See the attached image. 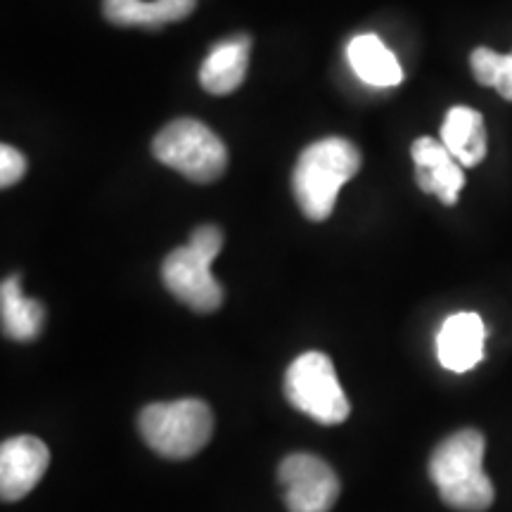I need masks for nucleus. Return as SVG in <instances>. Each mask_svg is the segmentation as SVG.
I'll return each instance as SVG.
<instances>
[{
	"label": "nucleus",
	"mask_w": 512,
	"mask_h": 512,
	"mask_svg": "<svg viewBox=\"0 0 512 512\" xmlns=\"http://www.w3.org/2000/svg\"><path fill=\"white\" fill-rule=\"evenodd\" d=\"M489 330L479 313H453L444 320L437 335V354L441 366L451 373H467L484 358V342Z\"/></svg>",
	"instance_id": "9d476101"
},
{
	"label": "nucleus",
	"mask_w": 512,
	"mask_h": 512,
	"mask_svg": "<svg viewBox=\"0 0 512 512\" xmlns=\"http://www.w3.org/2000/svg\"><path fill=\"white\" fill-rule=\"evenodd\" d=\"M223 247V233L216 226H200L185 247L164 259L162 280L178 302L195 313H211L223 304V287L211 275V261Z\"/></svg>",
	"instance_id": "7ed1b4c3"
},
{
	"label": "nucleus",
	"mask_w": 512,
	"mask_h": 512,
	"mask_svg": "<svg viewBox=\"0 0 512 512\" xmlns=\"http://www.w3.org/2000/svg\"><path fill=\"white\" fill-rule=\"evenodd\" d=\"M140 437L152 451L171 460L200 453L214 434V413L200 399L150 403L138 415Z\"/></svg>",
	"instance_id": "20e7f679"
},
{
	"label": "nucleus",
	"mask_w": 512,
	"mask_h": 512,
	"mask_svg": "<svg viewBox=\"0 0 512 512\" xmlns=\"http://www.w3.org/2000/svg\"><path fill=\"white\" fill-rule=\"evenodd\" d=\"M441 140L467 169L482 164L486 157V126L482 114L472 107L448 110L444 126H441Z\"/></svg>",
	"instance_id": "4468645a"
},
{
	"label": "nucleus",
	"mask_w": 512,
	"mask_h": 512,
	"mask_svg": "<svg viewBox=\"0 0 512 512\" xmlns=\"http://www.w3.org/2000/svg\"><path fill=\"white\" fill-rule=\"evenodd\" d=\"M285 396L297 411L320 425H339L351 413V403L337 380L335 366L323 351H306L294 358L285 375Z\"/></svg>",
	"instance_id": "423d86ee"
},
{
	"label": "nucleus",
	"mask_w": 512,
	"mask_h": 512,
	"mask_svg": "<svg viewBox=\"0 0 512 512\" xmlns=\"http://www.w3.org/2000/svg\"><path fill=\"white\" fill-rule=\"evenodd\" d=\"M24 174H27V159L22 152L10 145L0 147V185L10 188V185L22 181Z\"/></svg>",
	"instance_id": "dca6fc26"
},
{
	"label": "nucleus",
	"mask_w": 512,
	"mask_h": 512,
	"mask_svg": "<svg viewBox=\"0 0 512 512\" xmlns=\"http://www.w3.org/2000/svg\"><path fill=\"white\" fill-rule=\"evenodd\" d=\"M50 465V451L38 437H12L0 446V496L5 503L24 498L41 482Z\"/></svg>",
	"instance_id": "6e6552de"
},
{
	"label": "nucleus",
	"mask_w": 512,
	"mask_h": 512,
	"mask_svg": "<svg viewBox=\"0 0 512 512\" xmlns=\"http://www.w3.org/2000/svg\"><path fill=\"white\" fill-rule=\"evenodd\" d=\"M411 155L418 188L427 195H437L446 207H453L465 185V174L463 164L451 155L444 140L418 138L411 147Z\"/></svg>",
	"instance_id": "1a4fd4ad"
},
{
	"label": "nucleus",
	"mask_w": 512,
	"mask_h": 512,
	"mask_svg": "<svg viewBox=\"0 0 512 512\" xmlns=\"http://www.w3.org/2000/svg\"><path fill=\"white\" fill-rule=\"evenodd\" d=\"M290 512H330L339 498V479L323 458L292 453L278 467Z\"/></svg>",
	"instance_id": "0eeeda50"
},
{
	"label": "nucleus",
	"mask_w": 512,
	"mask_h": 512,
	"mask_svg": "<svg viewBox=\"0 0 512 512\" xmlns=\"http://www.w3.org/2000/svg\"><path fill=\"white\" fill-rule=\"evenodd\" d=\"M361 169V152L347 138H323L306 147L292 171V192L309 221H325L344 183Z\"/></svg>",
	"instance_id": "f03ea898"
},
{
	"label": "nucleus",
	"mask_w": 512,
	"mask_h": 512,
	"mask_svg": "<svg viewBox=\"0 0 512 512\" xmlns=\"http://www.w3.org/2000/svg\"><path fill=\"white\" fill-rule=\"evenodd\" d=\"M347 57L351 69L363 83L377 88L399 86L403 81L401 64L396 62L392 50H389L375 34H361L351 38L347 46Z\"/></svg>",
	"instance_id": "ddd939ff"
},
{
	"label": "nucleus",
	"mask_w": 512,
	"mask_h": 512,
	"mask_svg": "<svg viewBox=\"0 0 512 512\" xmlns=\"http://www.w3.org/2000/svg\"><path fill=\"white\" fill-rule=\"evenodd\" d=\"M0 318H3V335L15 342H31L41 335L46 323V309L36 299L22 297L19 275H10L0 287Z\"/></svg>",
	"instance_id": "2eb2a0df"
},
{
	"label": "nucleus",
	"mask_w": 512,
	"mask_h": 512,
	"mask_svg": "<svg viewBox=\"0 0 512 512\" xmlns=\"http://www.w3.org/2000/svg\"><path fill=\"white\" fill-rule=\"evenodd\" d=\"M152 155L195 183L219 181L228 166L223 140L197 119H176L157 133Z\"/></svg>",
	"instance_id": "39448f33"
},
{
	"label": "nucleus",
	"mask_w": 512,
	"mask_h": 512,
	"mask_svg": "<svg viewBox=\"0 0 512 512\" xmlns=\"http://www.w3.org/2000/svg\"><path fill=\"white\" fill-rule=\"evenodd\" d=\"M197 0H102V12L117 27H162L195 12Z\"/></svg>",
	"instance_id": "f8f14e48"
},
{
	"label": "nucleus",
	"mask_w": 512,
	"mask_h": 512,
	"mask_svg": "<svg viewBox=\"0 0 512 512\" xmlns=\"http://www.w3.org/2000/svg\"><path fill=\"white\" fill-rule=\"evenodd\" d=\"M252 41L247 36L230 38L211 50L200 69L202 88L211 95H228L238 91L247 76Z\"/></svg>",
	"instance_id": "9b49d317"
},
{
	"label": "nucleus",
	"mask_w": 512,
	"mask_h": 512,
	"mask_svg": "<svg viewBox=\"0 0 512 512\" xmlns=\"http://www.w3.org/2000/svg\"><path fill=\"white\" fill-rule=\"evenodd\" d=\"M491 88H496L501 98L512 102V53L501 55V60H498L494 86H491Z\"/></svg>",
	"instance_id": "f3484780"
},
{
	"label": "nucleus",
	"mask_w": 512,
	"mask_h": 512,
	"mask_svg": "<svg viewBox=\"0 0 512 512\" xmlns=\"http://www.w3.org/2000/svg\"><path fill=\"white\" fill-rule=\"evenodd\" d=\"M486 439L477 430H460L434 448L430 477L441 501L458 512H484L494 505L496 491L484 472Z\"/></svg>",
	"instance_id": "f257e3e1"
}]
</instances>
